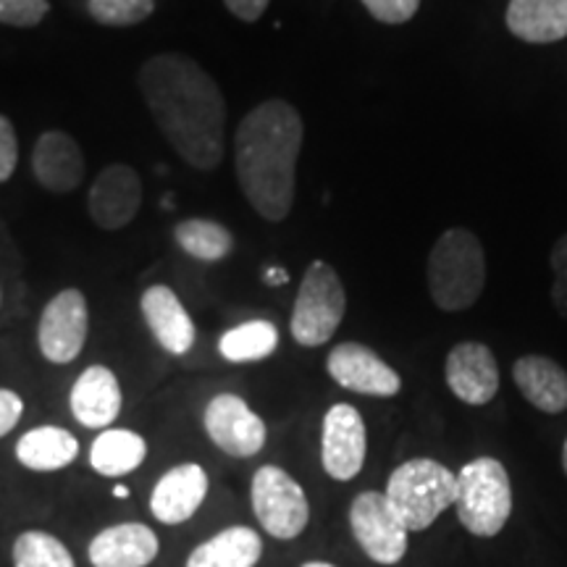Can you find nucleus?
I'll return each mask as SVG.
<instances>
[{
	"label": "nucleus",
	"instance_id": "f257e3e1",
	"mask_svg": "<svg viewBox=\"0 0 567 567\" xmlns=\"http://www.w3.org/2000/svg\"><path fill=\"white\" fill-rule=\"evenodd\" d=\"M137 84L176 155L197 172L218 168L226 151V101L208 71L189 55L161 53L140 69Z\"/></svg>",
	"mask_w": 567,
	"mask_h": 567
},
{
	"label": "nucleus",
	"instance_id": "f03ea898",
	"mask_svg": "<svg viewBox=\"0 0 567 567\" xmlns=\"http://www.w3.org/2000/svg\"><path fill=\"white\" fill-rule=\"evenodd\" d=\"M302 137L300 111L279 97L247 113L234 134V166L245 200L271 224L292 210Z\"/></svg>",
	"mask_w": 567,
	"mask_h": 567
},
{
	"label": "nucleus",
	"instance_id": "7ed1b4c3",
	"mask_svg": "<svg viewBox=\"0 0 567 567\" xmlns=\"http://www.w3.org/2000/svg\"><path fill=\"white\" fill-rule=\"evenodd\" d=\"M425 279L439 310L457 313L473 308L486 287V255L476 234L460 226L446 229L431 247Z\"/></svg>",
	"mask_w": 567,
	"mask_h": 567
},
{
	"label": "nucleus",
	"instance_id": "20e7f679",
	"mask_svg": "<svg viewBox=\"0 0 567 567\" xmlns=\"http://www.w3.org/2000/svg\"><path fill=\"white\" fill-rule=\"evenodd\" d=\"M384 496L408 534H421L434 526L444 509L455 507L457 473L431 457L408 460L394 467Z\"/></svg>",
	"mask_w": 567,
	"mask_h": 567
},
{
	"label": "nucleus",
	"instance_id": "39448f33",
	"mask_svg": "<svg viewBox=\"0 0 567 567\" xmlns=\"http://www.w3.org/2000/svg\"><path fill=\"white\" fill-rule=\"evenodd\" d=\"M457 520L467 534L494 538L513 513V486L505 465L494 457H476L457 473Z\"/></svg>",
	"mask_w": 567,
	"mask_h": 567
},
{
	"label": "nucleus",
	"instance_id": "423d86ee",
	"mask_svg": "<svg viewBox=\"0 0 567 567\" xmlns=\"http://www.w3.org/2000/svg\"><path fill=\"white\" fill-rule=\"evenodd\" d=\"M347 310L344 284L334 271V266L313 260L302 276L300 292H297L292 321V337L302 347H321L337 334Z\"/></svg>",
	"mask_w": 567,
	"mask_h": 567
},
{
	"label": "nucleus",
	"instance_id": "0eeeda50",
	"mask_svg": "<svg viewBox=\"0 0 567 567\" xmlns=\"http://www.w3.org/2000/svg\"><path fill=\"white\" fill-rule=\"evenodd\" d=\"M252 509L268 534L281 542L297 538L310 523V505L302 486L276 465L258 467L252 476Z\"/></svg>",
	"mask_w": 567,
	"mask_h": 567
},
{
	"label": "nucleus",
	"instance_id": "6e6552de",
	"mask_svg": "<svg viewBox=\"0 0 567 567\" xmlns=\"http://www.w3.org/2000/svg\"><path fill=\"white\" fill-rule=\"evenodd\" d=\"M350 528L354 542L373 563L396 565L408 555V528L389 507L386 496L379 492H363L352 499Z\"/></svg>",
	"mask_w": 567,
	"mask_h": 567
},
{
	"label": "nucleus",
	"instance_id": "1a4fd4ad",
	"mask_svg": "<svg viewBox=\"0 0 567 567\" xmlns=\"http://www.w3.org/2000/svg\"><path fill=\"white\" fill-rule=\"evenodd\" d=\"M87 300L80 289H63L45 305L38 326V344L55 365L74 363L87 342Z\"/></svg>",
	"mask_w": 567,
	"mask_h": 567
},
{
	"label": "nucleus",
	"instance_id": "9d476101",
	"mask_svg": "<svg viewBox=\"0 0 567 567\" xmlns=\"http://www.w3.org/2000/svg\"><path fill=\"white\" fill-rule=\"evenodd\" d=\"M205 431L218 450L231 457H252L266 446V423L237 394L213 396L203 415Z\"/></svg>",
	"mask_w": 567,
	"mask_h": 567
},
{
	"label": "nucleus",
	"instance_id": "9b49d317",
	"mask_svg": "<svg viewBox=\"0 0 567 567\" xmlns=\"http://www.w3.org/2000/svg\"><path fill=\"white\" fill-rule=\"evenodd\" d=\"M365 423L363 415L352 405L329 408L323 417L321 434V463L323 471L334 481H352L365 465Z\"/></svg>",
	"mask_w": 567,
	"mask_h": 567
},
{
	"label": "nucleus",
	"instance_id": "f8f14e48",
	"mask_svg": "<svg viewBox=\"0 0 567 567\" xmlns=\"http://www.w3.org/2000/svg\"><path fill=\"white\" fill-rule=\"evenodd\" d=\"M326 371L339 386L365 396H394L402 389L400 373L386 365L371 347L358 342L337 344L326 360Z\"/></svg>",
	"mask_w": 567,
	"mask_h": 567
},
{
	"label": "nucleus",
	"instance_id": "ddd939ff",
	"mask_svg": "<svg viewBox=\"0 0 567 567\" xmlns=\"http://www.w3.org/2000/svg\"><path fill=\"white\" fill-rule=\"evenodd\" d=\"M444 379L450 392L465 405H488L499 392V365L481 342H460L446 354Z\"/></svg>",
	"mask_w": 567,
	"mask_h": 567
},
{
	"label": "nucleus",
	"instance_id": "4468645a",
	"mask_svg": "<svg viewBox=\"0 0 567 567\" xmlns=\"http://www.w3.org/2000/svg\"><path fill=\"white\" fill-rule=\"evenodd\" d=\"M142 205V179L132 166L113 163L103 168L97 179L92 182L87 195V208L92 221L105 231L124 229L134 221Z\"/></svg>",
	"mask_w": 567,
	"mask_h": 567
},
{
	"label": "nucleus",
	"instance_id": "2eb2a0df",
	"mask_svg": "<svg viewBox=\"0 0 567 567\" xmlns=\"http://www.w3.org/2000/svg\"><path fill=\"white\" fill-rule=\"evenodd\" d=\"M208 496V473L197 463H184L163 473L151 494V513L163 526L187 523Z\"/></svg>",
	"mask_w": 567,
	"mask_h": 567
},
{
	"label": "nucleus",
	"instance_id": "dca6fc26",
	"mask_svg": "<svg viewBox=\"0 0 567 567\" xmlns=\"http://www.w3.org/2000/svg\"><path fill=\"white\" fill-rule=\"evenodd\" d=\"M32 174L48 193H74L84 176V158L76 140L66 132L40 134L32 151Z\"/></svg>",
	"mask_w": 567,
	"mask_h": 567
},
{
	"label": "nucleus",
	"instance_id": "f3484780",
	"mask_svg": "<svg viewBox=\"0 0 567 567\" xmlns=\"http://www.w3.org/2000/svg\"><path fill=\"white\" fill-rule=\"evenodd\" d=\"M69 405L84 429H109L122 413V386L116 373L105 365H90L71 386Z\"/></svg>",
	"mask_w": 567,
	"mask_h": 567
},
{
	"label": "nucleus",
	"instance_id": "a211bd4d",
	"mask_svg": "<svg viewBox=\"0 0 567 567\" xmlns=\"http://www.w3.org/2000/svg\"><path fill=\"white\" fill-rule=\"evenodd\" d=\"M142 316L151 326L155 342L172 354H187L195 344V323L179 297L166 284H155L142 295Z\"/></svg>",
	"mask_w": 567,
	"mask_h": 567
},
{
	"label": "nucleus",
	"instance_id": "6ab92c4d",
	"mask_svg": "<svg viewBox=\"0 0 567 567\" xmlns=\"http://www.w3.org/2000/svg\"><path fill=\"white\" fill-rule=\"evenodd\" d=\"M158 536L142 523L103 528L90 542V563L95 567H147L158 557Z\"/></svg>",
	"mask_w": 567,
	"mask_h": 567
},
{
	"label": "nucleus",
	"instance_id": "aec40b11",
	"mask_svg": "<svg viewBox=\"0 0 567 567\" xmlns=\"http://www.w3.org/2000/svg\"><path fill=\"white\" fill-rule=\"evenodd\" d=\"M513 381L526 400L542 413L567 410V371L544 354H523L513 365Z\"/></svg>",
	"mask_w": 567,
	"mask_h": 567
},
{
	"label": "nucleus",
	"instance_id": "412c9836",
	"mask_svg": "<svg viewBox=\"0 0 567 567\" xmlns=\"http://www.w3.org/2000/svg\"><path fill=\"white\" fill-rule=\"evenodd\" d=\"M505 21L523 42H559L567 38V0H509Z\"/></svg>",
	"mask_w": 567,
	"mask_h": 567
},
{
	"label": "nucleus",
	"instance_id": "4be33fe9",
	"mask_svg": "<svg viewBox=\"0 0 567 567\" xmlns=\"http://www.w3.org/2000/svg\"><path fill=\"white\" fill-rule=\"evenodd\" d=\"M80 455L76 436L59 425H40L27 431L17 442V460L38 473H53L69 467Z\"/></svg>",
	"mask_w": 567,
	"mask_h": 567
},
{
	"label": "nucleus",
	"instance_id": "5701e85b",
	"mask_svg": "<svg viewBox=\"0 0 567 567\" xmlns=\"http://www.w3.org/2000/svg\"><path fill=\"white\" fill-rule=\"evenodd\" d=\"M264 542L247 526H231L203 542L187 559V567H255Z\"/></svg>",
	"mask_w": 567,
	"mask_h": 567
},
{
	"label": "nucleus",
	"instance_id": "b1692460",
	"mask_svg": "<svg viewBox=\"0 0 567 567\" xmlns=\"http://www.w3.org/2000/svg\"><path fill=\"white\" fill-rule=\"evenodd\" d=\"M145 457L147 442L130 429H105L90 446V465L105 478L130 476Z\"/></svg>",
	"mask_w": 567,
	"mask_h": 567
},
{
	"label": "nucleus",
	"instance_id": "393cba45",
	"mask_svg": "<svg viewBox=\"0 0 567 567\" xmlns=\"http://www.w3.org/2000/svg\"><path fill=\"white\" fill-rule=\"evenodd\" d=\"M174 239L189 258L203 260V264H218V260L229 258L234 250L231 231L208 218H187V221L176 224Z\"/></svg>",
	"mask_w": 567,
	"mask_h": 567
},
{
	"label": "nucleus",
	"instance_id": "a878e982",
	"mask_svg": "<svg viewBox=\"0 0 567 567\" xmlns=\"http://www.w3.org/2000/svg\"><path fill=\"white\" fill-rule=\"evenodd\" d=\"M279 347V329L271 321H247L229 329L218 342V352L229 363H255L266 360Z\"/></svg>",
	"mask_w": 567,
	"mask_h": 567
},
{
	"label": "nucleus",
	"instance_id": "bb28decb",
	"mask_svg": "<svg viewBox=\"0 0 567 567\" xmlns=\"http://www.w3.org/2000/svg\"><path fill=\"white\" fill-rule=\"evenodd\" d=\"M13 567H76L61 538L45 530H27L13 542Z\"/></svg>",
	"mask_w": 567,
	"mask_h": 567
},
{
	"label": "nucleus",
	"instance_id": "cd10ccee",
	"mask_svg": "<svg viewBox=\"0 0 567 567\" xmlns=\"http://www.w3.org/2000/svg\"><path fill=\"white\" fill-rule=\"evenodd\" d=\"M90 17L105 27H132L155 11V0H87Z\"/></svg>",
	"mask_w": 567,
	"mask_h": 567
},
{
	"label": "nucleus",
	"instance_id": "c85d7f7f",
	"mask_svg": "<svg viewBox=\"0 0 567 567\" xmlns=\"http://www.w3.org/2000/svg\"><path fill=\"white\" fill-rule=\"evenodd\" d=\"M51 11L48 0H0V24L9 27H38Z\"/></svg>",
	"mask_w": 567,
	"mask_h": 567
},
{
	"label": "nucleus",
	"instance_id": "c756f323",
	"mask_svg": "<svg viewBox=\"0 0 567 567\" xmlns=\"http://www.w3.org/2000/svg\"><path fill=\"white\" fill-rule=\"evenodd\" d=\"M381 24H405L421 9V0H360Z\"/></svg>",
	"mask_w": 567,
	"mask_h": 567
},
{
	"label": "nucleus",
	"instance_id": "7c9ffc66",
	"mask_svg": "<svg viewBox=\"0 0 567 567\" xmlns=\"http://www.w3.org/2000/svg\"><path fill=\"white\" fill-rule=\"evenodd\" d=\"M551 271H555V284H551V302L555 310L567 321V234L557 239L549 255Z\"/></svg>",
	"mask_w": 567,
	"mask_h": 567
},
{
	"label": "nucleus",
	"instance_id": "2f4dec72",
	"mask_svg": "<svg viewBox=\"0 0 567 567\" xmlns=\"http://www.w3.org/2000/svg\"><path fill=\"white\" fill-rule=\"evenodd\" d=\"M19 163V140L11 118L0 113V184L9 182Z\"/></svg>",
	"mask_w": 567,
	"mask_h": 567
},
{
	"label": "nucleus",
	"instance_id": "473e14b6",
	"mask_svg": "<svg viewBox=\"0 0 567 567\" xmlns=\"http://www.w3.org/2000/svg\"><path fill=\"white\" fill-rule=\"evenodd\" d=\"M24 413V400L11 389H0V439L11 434Z\"/></svg>",
	"mask_w": 567,
	"mask_h": 567
},
{
	"label": "nucleus",
	"instance_id": "72a5a7b5",
	"mask_svg": "<svg viewBox=\"0 0 567 567\" xmlns=\"http://www.w3.org/2000/svg\"><path fill=\"white\" fill-rule=\"evenodd\" d=\"M224 3H226V9L234 13V17L243 19V21H250L252 24V21H258L260 17H264L271 0H224Z\"/></svg>",
	"mask_w": 567,
	"mask_h": 567
},
{
	"label": "nucleus",
	"instance_id": "f704fd0d",
	"mask_svg": "<svg viewBox=\"0 0 567 567\" xmlns=\"http://www.w3.org/2000/svg\"><path fill=\"white\" fill-rule=\"evenodd\" d=\"M266 276H268V281H274V284H284V281H287V274H284L281 268H271V271H268Z\"/></svg>",
	"mask_w": 567,
	"mask_h": 567
},
{
	"label": "nucleus",
	"instance_id": "c9c22d12",
	"mask_svg": "<svg viewBox=\"0 0 567 567\" xmlns=\"http://www.w3.org/2000/svg\"><path fill=\"white\" fill-rule=\"evenodd\" d=\"M113 496H118V499H126V496H130V488L116 486V488H113Z\"/></svg>",
	"mask_w": 567,
	"mask_h": 567
},
{
	"label": "nucleus",
	"instance_id": "e433bc0d",
	"mask_svg": "<svg viewBox=\"0 0 567 567\" xmlns=\"http://www.w3.org/2000/svg\"><path fill=\"white\" fill-rule=\"evenodd\" d=\"M302 567H337V565H331V563H305Z\"/></svg>",
	"mask_w": 567,
	"mask_h": 567
},
{
	"label": "nucleus",
	"instance_id": "4c0bfd02",
	"mask_svg": "<svg viewBox=\"0 0 567 567\" xmlns=\"http://www.w3.org/2000/svg\"><path fill=\"white\" fill-rule=\"evenodd\" d=\"M563 471L567 473V439H565V444H563Z\"/></svg>",
	"mask_w": 567,
	"mask_h": 567
}]
</instances>
